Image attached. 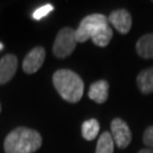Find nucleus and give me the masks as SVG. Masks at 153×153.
<instances>
[{"label": "nucleus", "mask_w": 153, "mask_h": 153, "mask_svg": "<svg viewBox=\"0 0 153 153\" xmlns=\"http://www.w3.org/2000/svg\"><path fill=\"white\" fill-rule=\"evenodd\" d=\"M42 145L40 133L27 127H17L5 138L6 153H33Z\"/></svg>", "instance_id": "nucleus-1"}, {"label": "nucleus", "mask_w": 153, "mask_h": 153, "mask_svg": "<svg viewBox=\"0 0 153 153\" xmlns=\"http://www.w3.org/2000/svg\"><path fill=\"white\" fill-rule=\"evenodd\" d=\"M53 86L67 102L76 103L83 97L84 82L76 73L69 69H59L52 76Z\"/></svg>", "instance_id": "nucleus-2"}, {"label": "nucleus", "mask_w": 153, "mask_h": 153, "mask_svg": "<svg viewBox=\"0 0 153 153\" xmlns=\"http://www.w3.org/2000/svg\"><path fill=\"white\" fill-rule=\"evenodd\" d=\"M107 24H109L108 17L102 14H92V15L84 17L79 23L77 30H75L76 41L84 43L88 40H91L93 34Z\"/></svg>", "instance_id": "nucleus-3"}, {"label": "nucleus", "mask_w": 153, "mask_h": 153, "mask_svg": "<svg viewBox=\"0 0 153 153\" xmlns=\"http://www.w3.org/2000/svg\"><path fill=\"white\" fill-rule=\"evenodd\" d=\"M76 44L75 30L71 27H64L58 32L56 36L52 52L57 58L62 59L73 53V51L76 48Z\"/></svg>", "instance_id": "nucleus-4"}, {"label": "nucleus", "mask_w": 153, "mask_h": 153, "mask_svg": "<svg viewBox=\"0 0 153 153\" xmlns=\"http://www.w3.org/2000/svg\"><path fill=\"white\" fill-rule=\"evenodd\" d=\"M111 136L117 148L126 149L131 142V131L128 125L120 118L111 121Z\"/></svg>", "instance_id": "nucleus-5"}, {"label": "nucleus", "mask_w": 153, "mask_h": 153, "mask_svg": "<svg viewBox=\"0 0 153 153\" xmlns=\"http://www.w3.org/2000/svg\"><path fill=\"white\" fill-rule=\"evenodd\" d=\"M45 59V50L43 47L33 48L23 60V71L26 74H34L42 67Z\"/></svg>", "instance_id": "nucleus-6"}, {"label": "nucleus", "mask_w": 153, "mask_h": 153, "mask_svg": "<svg viewBox=\"0 0 153 153\" xmlns=\"http://www.w3.org/2000/svg\"><path fill=\"white\" fill-rule=\"evenodd\" d=\"M108 22L120 33L127 34L131 28V16L129 11L126 9H116L110 13Z\"/></svg>", "instance_id": "nucleus-7"}, {"label": "nucleus", "mask_w": 153, "mask_h": 153, "mask_svg": "<svg viewBox=\"0 0 153 153\" xmlns=\"http://www.w3.org/2000/svg\"><path fill=\"white\" fill-rule=\"evenodd\" d=\"M18 67V59L15 55L7 53L0 59V85L6 84L15 76Z\"/></svg>", "instance_id": "nucleus-8"}, {"label": "nucleus", "mask_w": 153, "mask_h": 153, "mask_svg": "<svg viewBox=\"0 0 153 153\" xmlns=\"http://www.w3.org/2000/svg\"><path fill=\"white\" fill-rule=\"evenodd\" d=\"M109 97V83L104 79H100L91 84L88 90V98L94 102L104 103Z\"/></svg>", "instance_id": "nucleus-9"}, {"label": "nucleus", "mask_w": 153, "mask_h": 153, "mask_svg": "<svg viewBox=\"0 0 153 153\" xmlns=\"http://www.w3.org/2000/svg\"><path fill=\"white\" fill-rule=\"evenodd\" d=\"M136 52L144 59L153 58V33H149L138 39L136 42Z\"/></svg>", "instance_id": "nucleus-10"}, {"label": "nucleus", "mask_w": 153, "mask_h": 153, "mask_svg": "<svg viewBox=\"0 0 153 153\" xmlns=\"http://www.w3.org/2000/svg\"><path fill=\"white\" fill-rule=\"evenodd\" d=\"M138 90L143 94H150L153 92V67L142 71L136 77Z\"/></svg>", "instance_id": "nucleus-11"}, {"label": "nucleus", "mask_w": 153, "mask_h": 153, "mask_svg": "<svg viewBox=\"0 0 153 153\" xmlns=\"http://www.w3.org/2000/svg\"><path fill=\"white\" fill-rule=\"evenodd\" d=\"M112 35H114V33H112L111 26H110V24H107L103 27H101L99 31L94 33L91 40L95 45L103 48V47H107L109 44V42L112 39Z\"/></svg>", "instance_id": "nucleus-12"}, {"label": "nucleus", "mask_w": 153, "mask_h": 153, "mask_svg": "<svg viewBox=\"0 0 153 153\" xmlns=\"http://www.w3.org/2000/svg\"><path fill=\"white\" fill-rule=\"evenodd\" d=\"M100 131V124L97 119H88L82 124V136L86 141H93Z\"/></svg>", "instance_id": "nucleus-13"}, {"label": "nucleus", "mask_w": 153, "mask_h": 153, "mask_svg": "<svg viewBox=\"0 0 153 153\" xmlns=\"http://www.w3.org/2000/svg\"><path fill=\"white\" fill-rule=\"evenodd\" d=\"M115 142L110 131H103L98 140L95 153H114Z\"/></svg>", "instance_id": "nucleus-14"}, {"label": "nucleus", "mask_w": 153, "mask_h": 153, "mask_svg": "<svg viewBox=\"0 0 153 153\" xmlns=\"http://www.w3.org/2000/svg\"><path fill=\"white\" fill-rule=\"evenodd\" d=\"M53 9H55V7L51 5V4H45V5L39 7L38 9L33 13L32 16L34 19L40 21V19L44 18L45 16H48L51 11H53Z\"/></svg>", "instance_id": "nucleus-15"}, {"label": "nucleus", "mask_w": 153, "mask_h": 153, "mask_svg": "<svg viewBox=\"0 0 153 153\" xmlns=\"http://www.w3.org/2000/svg\"><path fill=\"white\" fill-rule=\"evenodd\" d=\"M143 143L148 149H153V126H149L143 134Z\"/></svg>", "instance_id": "nucleus-16"}, {"label": "nucleus", "mask_w": 153, "mask_h": 153, "mask_svg": "<svg viewBox=\"0 0 153 153\" xmlns=\"http://www.w3.org/2000/svg\"><path fill=\"white\" fill-rule=\"evenodd\" d=\"M137 153H153V149H143V150H140Z\"/></svg>", "instance_id": "nucleus-17"}, {"label": "nucleus", "mask_w": 153, "mask_h": 153, "mask_svg": "<svg viewBox=\"0 0 153 153\" xmlns=\"http://www.w3.org/2000/svg\"><path fill=\"white\" fill-rule=\"evenodd\" d=\"M2 49H4V44H2L1 42H0V51H1Z\"/></svg>", "instance_id": "nucleus-18"}, {"label": "nucleus", "mask_w": 153, "mask_h": 153, "mask_svg": "<svg viewBox=\"0 0 153 153\" xmlns=\"http://www.w3.org/2000/svg\"><path fill=\"white\" fill-rule=\"evenodd\" d=\"M0 111H1V104H0Z\"/></svg>", "instance_id": "nucleus-19"}]
</instances>
